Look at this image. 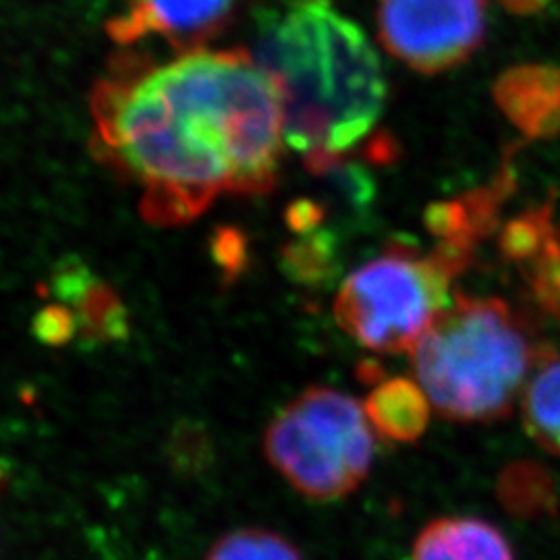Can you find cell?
Returning a JSON list of instances; mask_svg holds the SVG:
<instances>
[{"label": "cell", "mask_w": 560, "mask_h": 560, "mask_svg": "<svg viewBox=\"0 0 560 560\" xmlns=\"http://www.w3.org/2000/svg\"><path fill=\"white\" fill-rule=\"evenodd\" d=\"M92 120L104 161L162 226L224 196L270 191L287 145L279 85L245 50L191 48L117 69L94 90Z\"/></svg>", "instance_id": "obj_1"}, {"label": "cell", "mask_w": 560, "mask_h": 560, "mask_svg": "<svg viewBox=\"0 0 560 560\" xmlns=\"http://www.w3.org/2000/svg\"><path fill=\"white\" fill-rule=\"evenodd\" d=\"M254 57L279 85L287 145L318 175L332 171L381 117V59L335 0H261Z\"/></svg>", "instance_id": "obj_2"}, {"label": "cell", "mask_w": 560, "mask_h": 560, "mask_svg": "<svg viewBox=\"0 0 560 560\" xmlns=\"http://www.w3.org/2000/svg\"><path fill=\"white\" fill-rule=\"evenodd\" d=\"M555 351L499 298L457 295L411 351L416 381L442 418H509Z\"/></svg>", "instance_id": "obj_3"}, {"label": "cell", "mask_w": 560, "mask_h": 560, "mask_svg": "<svg viewBox=\"0 0 560 560\" xmlns=\"http://www.w3.org/2000/svg\"><path fill=\"white\" fill-rule=\"evenodd\" d=\"M261 448L272 469L301 497L335 502L368 480L376 432L360 400L337 388L312 386L270 420Z\"/></svg>", "instance_id": "obj_4"}, {"label": "cell", "mask_w": 560, "mask_h": 560, "mask_svg": "<svg viewBox=\"0 0 560 560\" xmlns=\"http://www.w3.org/2000/svg\"><path fill=\"white\" fill-rule=\"evenodd\" d=\"M453 275L411 245L395 243L340 284L335 318L340 328L381 355L411 353L451 305Z\"/></svg>", "instance_id": "obj_5"}, {"label": "cell", "mask_w": 560, "mask_h": 560, "mask_svg": "<svg viewBox=\"0 0 560 560\" xmlns=\"http://www.w3.org/2000/svg\"><path fill=\"white\" fill-rule=\"evenodd\" d=\"M378 38L400 62L436 75L469 59L486 36V0H378Z\"/></svg>", "instance_id": "obj_6"}, {"label": "cell", "mask_w": 560, "mask_h": 560, "mask_svg": "<svg viewBox=\"0 0 560 560\" xmlns=\"http://www.w3.org/2000/svg\"><path fill=\"white\" fill-rule=\"evenodd\" d=\"M515 189V173L511 162L501 166L499 175L488 185L463 194L453 200L436 201L425 212V226L436 240L432 258L453 277L465 272L483 240H488L501 219L502 203Z\"/></svg>", "instance_id": "obj_7"}, {"label": "cell", "mask_w": 560, "mask_h": 560, "mask_svg": "<svg viewBox=\"0 0 560 560\" xmlns=\"http://www.w3.org/2000/svg\"><path fill=\"white\" fill-rule=\"evenodd\" d=\"M237 0H127L122 13L108 23L120 46L145 38L191 44L208 38L231 18Z\"/></svg>", "instance_id": "obj_8"}, {"label": "cell", "mask_w": 560, "mask_h": 560, "mask_svg": "<svg viewBox=\"0 0 560 560\" xmlns=\"http://www.w3.org/2000/svg\"><path fill=\"white\" fill-rule=\"evenodd\" d=\"M502 115L529 140L560 133V67L525 62L502 71L492 88Z\"/></svg>", "instance_id": "obj_9"}, {"label": "cell", "mask_w": 560, "mask_h": 560, "mask_svg": "<svg viewBox=\"0 0 560 560\" xmlns=\"http://www.w3.org/2000/svg\"><path fill=\"white\" fill-rule=\"evenodd\" d=\"M411 560H515V555L494 523L453 515L421 527Z\"/></svg>", "instance_id": "obj_10"}, {"label": "cell", "mask_w": 560, "mask_h": 560, "mask_svg": "<svg viewBox=\"0 0 560 560\" xmlns=\"http://www.w3.org/2000/svg\"><path fill=\"white\" fill-rule=\"evenodd\" d=\"M432 402L418 381L381 378L363 400L372 430L390 444H413L430 425Z\"/></svg>", "instance_id": "obj_11"}, {"label": "cell", "mask_w": 560, "mask_h": 560, "mask_svg": "<svg viewBox=\"0 0 560 560\" xmlns=\"http://www.w3.org/2000/svg\"><path fill=\"white\" fill-rule=\"evenodd\" d=\"M497 499L502 509L517 520H544L559 511L557 480L538 460L509 463L497 480Z\"/></svg>", "instance_id": "obj_12"}, {"label": "cell", "mask_w": 560, "mask_h": 560, "mask_svg": "<svg viewBox=\"0 0 560 560\" xmlns=\"http://www.w3.org/2000/svg\"><path fill=\"white\" fill-rule=\"evenodd\" d=\"M521 420L541 451L560 457V360L546 361L527 384Z\"/></svg>", "instance_id": "obj_13"}, {"label": "cell", "mask_w": 560, "mask_h": 560, "mask_svg": "<svg viewBox=\"0 0 560 560\" xmlns=\"http://www.w3.org/2000/svg\"><path fill=\"white\" fill-rule=\"evenodd\" d=\"M203 560H303L300 548L272 529L241 527L210 546Z\"/></svg>", "instance_id": "obj_14"}, {"label": "cell", "mask_w": 560, "mask_h": 560, "mask_svg": "<svg viewBox=\"0 0 560 560\" xmlns=\"http://www.w3.org/2000/svg\"><path fill=\"white\" fill-rule=\"evenodd\" d=\"M541 312L560 322V224L541 241L538 249L517 266Z\"/></svg>", "instance_id": "obj_15"}, {"label": "cell", "mask_w": 560, "mask_h": 560, "mask_svg": "<svg viewBox=\"0 0 560 560\" xmlns=\"http://www.w3.org/2000/svg\"><path fill=\"white\" fill-rule=\"evenodd\" d=\"M499 2L513 15H536L550 4V0H499Z\"/></svg>", "instance_id": "obj_16"}]
</instances>
